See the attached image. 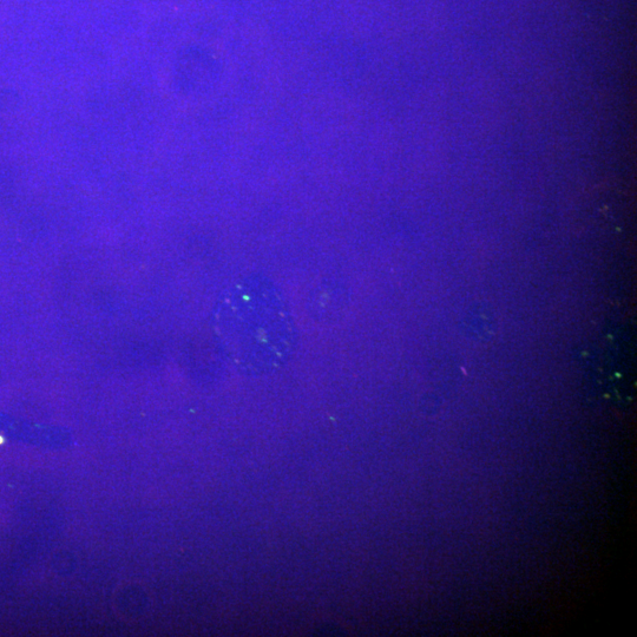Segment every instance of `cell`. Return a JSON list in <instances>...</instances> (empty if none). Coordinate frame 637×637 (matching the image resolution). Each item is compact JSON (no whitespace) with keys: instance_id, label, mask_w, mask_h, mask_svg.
Wrapping results in <instances>:
<instances>
[{"instance_id":"obj_1","label":"cell","mask_w":637,"mask_h":637,"mask_svg":"<svg viewBox=\"0 0 637 637\" xmlns=\"http://www.w3.org/2000/svg\"><path fill=\"white\" fill-rule=\"evenodd\" d=\"M228 348L251 370L275 369L297 350L299 334L290 306L274 282L252 275L227 301Z\"/></svg>"},{"instance_id":"obj_2","label":"cell","mask_w":637,"mask_h":637,"mask_svg":"<svg viewBox=\"0 0 637 637\" xmlns=\"http://www.w3.org/2000/svg\"><path fill=\"white\" fill-rule=\"evenodd\" d=\"M346 305L347 291L336 282L319 285L310 297V308L320 320L338 318Z\"/></svg>"},{"instance_id":"obj_3","label":"cell","mask_w":637,"mask_h":637,"mask_svg":"<svg viewBox=\"0 0 637 637\" xmlns=\"http://www.w3.org/2000/svg\"><path fill=\"white\" fill-rule=\"evenodd\" d=\"M3 443H4V438L0 436V445H2Z\"/></svg>"}]
</instances>
